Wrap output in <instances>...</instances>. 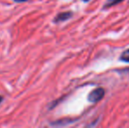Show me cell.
<instances>
[{
	"label": "cell",
	"mask_w": 129,
	"mask_h": 128,
	"mask_svg": "<svg viewBox=\"0 0 129 128\" xmlns=\"http://www.w3.org/2000/svg\"><path fill=\"white\" fill-rule=\"evenodd\" d=\"M105 91L103 88H97L90 91V93L88 96V100L90 103H97L99 101L102 100V98L105 97Z\"/></svg>",
	"instance_id": "cell-1"
},
{
	"label": "cell",
	"mask_w": 129,
	"mask_h": 128,
	"mask_svg": "<svg viewBox=\"0 0 129 128\" xmlns=\"http://www.w3.org/2000/svg\"><path fill=\"white\" fill-rule=\"evenodd\" d=\"M72 17V12H61L55 17V19H54V21L55 23L59 22H63L65 20H68L69 19Z\"/></svg>",
	"instance_id": "cell-2"
},
{
	"label": "cell",
	"mask_w": 129,
	"mask_h": 128,
	"mask_svg": "<svg viewBox=\"0 0 129 128\" xmlns=\"http://www.w3.org/2000/svg\"><path fill=\"white\" fill-rule=\"evenodd\" d=\"M124 1V0H107L106 1V4L105 5V8H109V7H112L113 6V5H118L119 3H120V2Z\"/></svg>",
	"instance_id": "cell-3"
},
{
	"label": "cell",
	"mask_w": 129,
	"mask_h": 128,
	"mask_svg": "<svg viewBox=\"0 0 129 128\" xmlns=\"http://www.w3.org/2000/svg\"><path fill=\"white\" fill-rule=\"evenodd\" d=\"M120 60L125 62H129V48L125 50L120 55Z\"/></svg>",
	"instance_id": "cell-4"
},
{
	"label": "cell",
	"mask_w": 129,
	"mask_h": 128,
	"mask_svg": "<svg viewBox=\"0 0 129 128\" xmlns=\"http://www.w3.org/2000/svg\"><path fill=\"white\" fill-rule=\"evenodd\" d=\"M15 2H17V3H19V2H25L26 1V0H14Z\"/></svg>",
	"instance_id": "cell-5"
},
{
	"label": "cell",
	"mask_w": 129,
	"mask_h": 128,
	"mask_svg": "<svg viewBox=\"0 0 129 128\" xmlns=\"http://www.w3.org/2000/svg\"><path fill=\"white\" fill-rule=\"evenodd\" d=\"M3 97H2V96H0V104H1V103H2V101H3Z\"/></svg>",
	"instance_id": "cell-6"
},
{
	"label": "cell",
	"mask_w": 129,
	"mask_h": 128,
	"mask_svg": "<svg viewBox=\"0 0 129 128\" xmlns=\"http://www.w3.org/2000/svg\"><path fill=\"white\" fill-rule=\"evenodd\" d=\"M83 1H84V2H88L89 0H83Z\"/></svg>",
	"instance_id": "cell-7"
}]
</instances>
